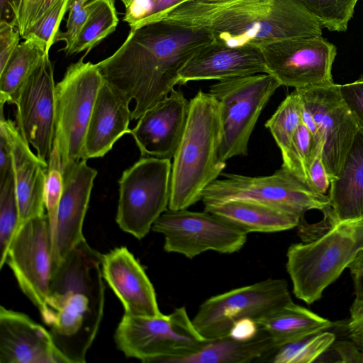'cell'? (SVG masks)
I'll return each instance as SVG.
<instances>
[{
	"instance_id": "cell-1",
	"label": "cell",
	"mask_w": 363,
	"mask_h": 363,
	"mask_svg": "<svg viewBox=\"0 0 363 363\" xmlns=\"http://www.w3.org/2000/svg\"><path fill=\"white\" fill-rule=\"evenodd\" d=\"M213 42L204 30L160 20L130 29L120 48L96 65L106 82L135 101L131 118L137 120L171 93L184 66Z\"/></svg>"
},
{
	"instance_id": "cell-2",
	"label": "cell",
	"mask_w": 363,
	"mask_h": 363,
	"mask_svg": "<svg viewBox=\"0 0 363 363\" xmlns=\"http://www.w3.org/2000/svg\"><path fill=\"white\" fill-rule=\"evenodd\" d=\"M160 20L204 30L216 43L231 48L262 50L284 39L322 35L320 23L297 0L187 1Z\"/></svg>"
},
{
	"instance_id": "cell-3",
	"label": "cell",
	"mask_w": 363,
	"mask_h": 363,
	"mask_svg": "<svg viewBox=\"0 0 363 363\" xmlns=\"http://www.w3.org/2000/svg\"><path fill=\"white\" fill-rule=\"evenodd\" d=\"M102 255L84 239L53 271L42 319L67 363H84L104 315Z\"/></svg>"
},
{
	"instance_id": "cell-4",
	"label": "cell",
	"mask_w": 363,
	"mask_h": 363,
	"mask_svg": "<svg viewBox=\"0 0 363 363\" xmlns=\"http://www.w3.org/2000/svg\"><path fill=\"white\" fill-rule=\"evenodd\" d=\"M223 138L220 105L199 90L189 101L188 118L173 157L168 208L186 209L202 198L205 189L226 166L219 160Z\"/></svg>"
},
{
	"instance_id": "cell-5",
	"label": "cell",
	"mask_w": 363,
	"mask_h": 363,
	"mask_svg": "<svg viewBox=\"0 0 363 363\" xmlns=\"http://www.w3.org/2000/svg\"><path fill=\"white\" fill-rule=\"evenodd\" d=\"M363 250V218L338 222L318 238L291 244L286 270L296 298L307 304L318 301Z\"/></svg>"
},
{
	"instance_id": "cell-6",
	"label": "cell",
	"mask_w": 363,
	"mask_h": 363,
	"mask_svg": "<svg viewBox=\"0 0 363 363\" xmlns=\"http://www.w3.org/2000/svg\"><path fill=\"white\" fill-rule=\"evenodd\" d=\"M114 340L127 357L146 363H171L196 352L209 340L199 333L182 306L159 317L124 313Z\"/></svg>"
},
{
	"instance_id": "cell-7",
	"label": "cell",
	"mask_w": 363,
	"mask_h": 363,
	"mask_svg": "<svg viewBox=\"0 0 363 363\" xmlns=\"http://www.w3.org/2000/svg\"><path fill=\"white\" fill-rule=\"evenodd\" d=\"M279 81L267 73L218 81L209 93L220 105L223 138L218 150L222 162L247 155L248 143L257 121L277 89Z\"/></svg>"
},
{
	"instance_id": "cell-8",
	"label": "cell",
	"mask_w": 363,
	"mask_h": 363,
	"mask_svg": "<svg viewBox=\"0 0 363 363\" xmlns=\"http://www.w3.org/2000/svg\"><path fill=\"white\" fill-rule=\"evenodd\" d=\"M203 191L204 205L233 200H247L284 208L301 216L310 210L325 211L330 206L328 195L320 194L281 166L268 176L249 177L223 173Z\"/></svg>"
},
{
	"instance_id": "cell-9",
	"label": "cell",
	"mask_w": 363,
	"mask_h": 363,
	"mask_svg": "<svg viewBox=\"0 0 363 363\" xmlns=\"http://www.w3.org/2000/svg\"><path fill=\"white\" fill-rule=\"evenodd\" d=\"M86 55L71 64L55 86V138L62 169L82 158L85 137L98 92L104 80Z\"/></svg>"
},
{
	"instance_id": "cell-10",
	"label": "cell",
	"mask_w": 363,
	"mask_h": 363,
	"mask_svg": "<svg viewBox=\"0 0 363 363\" xmlns=\"http://www.w3.org/2000/svg\"><path fill=\"white\" fill-rule=\"evenodd\" d=\"M171 171L170 159L142 157L123 172L116 218L121 229L139 240L149 233L169 209Z\"/></svg>"
},
{
	"instance_id": "cell-11",
	"label": "cell",
	"mask_w": 363,
	"mask_h": 363,
	"mask_svg": "<svg viewBox=\"0 0 363 363\" xmlns=\"http://www.w3.org/2000/svg\"><path fill=\"white\" fill-rule=\"evenodd\" d=\"M302 122L322 146V160L331 179L340 168L359 128L334 82L296 89Z\"/></svg>"
},
{
	"instance_id": "cell-12",
	"label": "cell",
	"mask_w": 363,
	"mask_h": 363,
	"mask_svg": "<svg viewBox=\"0 0 363 363\" xmlns=\"http://www.w3.org/2000/svg\"><path fill=\"white\" fill-rule=\"evenodd\" d=\"M291 302L285 279H267L211 296L200 306L192 322L204 338L213 340L228 335L240 319L257 320Z\"/></svg>"
},
{
	"instance_id": "cell-13",
	"label": "cell",
	"mask_w": 363,
	"mask_h": 363,
	"mask_svg": "<svg viewBox=\"0 0 363 363\" xmlns=\"http://www.w3.org/2000/svg\"><path fill=\"white\" fill-rule=\"evenodd\" d=\"M152 230L163 235L164 250L192 259L206 251L231 254L241 250L247 233L212 213L186 209L164 212Z\"/></svg>"
},
{
	"instance_id": "cell-14",
	"label": "cell",
	"mask_w": 363,
	"mask_h": 363,
	"mask_svg": "<svg viewBox=\"0 0 363 363\" xmlns=\"http://www.w3.org/2000/svg\"><path fill=\"white\" fill-rule=\"evenodd\" d=\"M5 264L40 313L52 276V235L47 213L20 225L10 243Z\"/></svg>"
},
{
	"instance_id": "cell-15",
	"label": "cell",
	"mask_w": 363,
	"mask_h": 363,
	"mask_svg": "<svg viewBox=\"0 0 363 363\" xmlns=\"http://www.w3.org/2000/svg\"><path fill=\"white\" fill-rule=\"evenodd\" d=\"M269 74L294 89L333 83L335 45L321 36L284 39L265 46Z\"/></svg>"
},
{
	"instance_id": "cell-16",
	"label": "cell",
	"mask_w": 363,
	"mask_h": 363,
	"mask_svg": "<svg viewBox=\"0 0 363 363\" xmlns=\"http://www.w3.org/2000/svg\"><path fill=\"white\" fill-rule=\"evenodd\" d=\"M55 86L53 65L49 54H45L23 84L13 103L21 134L48 164L55 138Z\"/></svg>"
},
{
	"instance_id": "cell-17",
	"label": "cell",
	"mask_w": 363,
	"mask_h": 363,
	"mask_svg": "<svg viewBox=\"0 0 363 363\" xmlns=\"http://www.w3.org/2000/svg\"><path fill=\"white\" fill-rule=\"evenodd\" d=\"M63 190L52 235V272L79 242L97 171L81 159L63 169Z\"/></svg>"
},
{
	"instance_id": "cell-18",
	"label": "cell",
	"mask_w": 363,
	"mask_h": 363,
	"mask_svg": "<svg viewBox=\"0 0 363 363\" xmlns=\"http://www.w3.org/2000/svg\"><path fill=\"white\" fill-rule=\"evenodd\" d=\"M189 101L180 89H173L147 109L130 129L142 157L172 158L182 140L188 118Z\"/></svg>"
},
{
	"instance_id": "cell-19",
	"label": "cell",
	"mask_w": 363,
	"mask_h": 363,
	"mask_svg": "<svg viewBox=\"0 0 363 363\" xmlns=\"http://www.w3.org/2000/svg\"><path fill=\"white\" fill-rule=\"evenodd\" d=\"M104 279L123 304L125 314L159 317L155 289L144 268L125 246L102 255Z\"/></svg>"
},
{
	"instance_id": "cell-20",
	"label": "cell",
	"mask_w": 363,
	"mask_h": 363,
	"mask_svg": "<svg viewBox=\"0 0 363 363\" xmlns=\"http://www.w3.org/2000/svg\"><path fill=\"white\" fill-rule=\"evenodd\" d=\"M1 363H67L49 330L25 313L0 307Z\"/></svg>"
},
{
	"instance_id": "cell-21",
	"label": "cell",
	"mask_w": 363,
	"mask_h": 363,
	"mask_svg": "<svg viewBox=\"0 0 363 363\" xmlns=\"http://www.w3.org/2000/svg\"><path fill=\"white\" fill-rule=\"evenodd\" d=\"M1 105L0 130L11 145L16 193L19 209L18 228L27 220L45 214V185L48 164L30 148L16 123L6 118Z\"/></svg>"
},
{
	"instance_id": "cell-22",
	"label": "cell",
	"mask_w": 363,
	"mask_h": 363,
	"mask_svg": "<svg viewBox=\"0 0 363 363\" xmlns=\"http://www.w3.org/2000/svg\"><path fill=\"white\" fill-rule=\"evenodd\" d=\"M261 73L269 74L261 49L231 48L213 41L184 66L179 74L178 84L201 80L220 81Z\"/></svg>"
},
{
	"instance_id": "cell-23",
	"label": "cell",
	"mask_w": 363,
	"mask_h": 363,
	"mask_svg": "<svg viewBox=\"0 0 363 363\" xmlns=\"http://www.w3.org/2000/svg\"><path fill=\"white\" fill-rule=\"evenodd\" d=\"M130 101L104 82L88 124L82 159L104 157L123 135L129 133Z\"/></svg>"
},
{
	"instance_id": "cell-24",
	"label": "cell",
	"mask_w": 363,
	"mask_h": 363,
	"mask_svg": "<svg viewBox=\"0 0 363 363\" xmlns=\"http://www.w3.org/2000/svg\"><path fill=\"white\" fill-rule=\"evenodd\" d=\"M328 196L335 223L363 218V130L357 132Z\"/></svg>"
},
{
	"instance_id": "cell-25",
	"label": "cell",
	"mask_w": 363,
	"mask_h": 363,
	"mask_svg": "<svg viewBox=\"0 0 363 363\" xmlns=\"http://www.w3.org/2000/svg\"><path fill=\"white\" fill-rule=\"evenodd\" d=\"M204 211L234 224L246 233H276L297 227L303 217L274 206L247 200L204 205Z\"/></svg>"
},
{
	"instance_id": "cell-26",
	"label": "cell",
	"mask_w": 363,
	"mask_h": 363,
	"mask_svg": "<svg viewBox=\"0 0 363 363\" xmlns=\"http://www.w3.org/2000/svg\"><path fill=\"white\" fill-rule=\"evenodd\" d=\"M277 350L289 343L325 331L335 324L294 301L256 320Z\"/></svg>"
},
{
	"instance_id": "cell-27",
	"label": "cell",
	"mask_w": 363,
	"mask_h": 363,
	"mask_svg": "<svg viewBox=\"0 0 363 363\" xmlns=\"http://www.w3.org/2000/svg\"><path fill=\"white\" fill-rule=\"evenodd\" d=\"M276 350L272 338L259 330L258 335L249 341L237 340L228 335L209 340L196 352L171 363H249Z\"/></svg>"
},
{
	"instance_id": "cell-28",
	"label": "cell",
	"mask_w": 363,
	"mask_h": 363,
	"mask_svg": "<svg viewBox=\"0 0 363 363\" xmlns=\"http://www.w3.org/2000/svg\"><path fill=\"white\" fill-rule=\"evenodd\" d=\"M45 55L28 40L19 43L0 71V103L13 104L24 82Z\"/></svg>"
},
{
	"instance_id": "cell-29",
	"label": "cell",
	"mask_w": 363,
	"mask_h": 363,
	"mask_svg": "<svg viewBox=\"0 0 363 363\" xmlns=\"http://www.w3.org/2000/svg\"><path fill=\"white\" fill-rule=\"evenodd\" d=\"M118 23L115 0H96L84 27L78 35L69 55L90 50L112 33Z\"/></svg>"
},
{
	"instance_id": "cell-30",
	"label": "cell",
	"mask_w": 363,
	"mask_h": 363,
	"mask_svg": "<svg viewBox=\"0 0 363 363\" xmlns=\"http://www.w3.org/2000/svg\"><path fill=\"white\" fill-rule=\"evenodd\" d=\"M301 122V99L294 89L265 123L281 151L283 162L289 156L293 138Z\"/></svg>"
},
{
	"instance_id": "cell-31",
	"label": "cell",
	"mask_w": 363,
	"mask_h": 363,
	"mask_svg": "<svg viewBox=\"0 0 363 363\" xmlns=\"http://www.w3.org/2000/svg\"><path fill=\"white\" fill-rule=\"evenodd\" d=\"M19 209L13 169L0 180V267L5 264L6 253L18 228Z\"/></svg>"
},
{
	"instance_id": "cell-32",
	"label": "cell",
	"mask_w": 363,
	"mask_h": 363,
	"mask_svg": "<svg viewBox=\"0 0 363 363\" xmlns=\"http://www.w3.org/2000/svg\"><path fill=\"white\" fill-rule=\"evenodd\" d=\"M336 338L334 333L323 331L277 349L272 363H311L328 351Z\"/></svg>"
},
{
	"instance_id": "cell-33",
	"label": "cell",
	"mask_w": 363,
	"mask_h": 363,
	"mask_svg": "<svg viewBox=\"0 0 363 363\" xmlns=\"http://www.w3.org/2000/svg\"><path fill=\"white\" fill-rule=\"evenodd\" d=\"M359 0H297L320 23L330 31L347 29Z\"/></svg>"
},
{
	"instance_id": "cell-34",
	"label": "cell",
	"mask_w": 363,
	"mask_h": 363,
	"mask_svg": "<svg viewBox=\"0 0 363 363\" xmlns=\"http://www.w3.org/2000/svg\"><path fill=\"white\" fill-rule=\"evenodd\" d=\"M320 150L321 145L317 144L310 130L301 122L293 138L289 156L281 166L308 184L309 171Z\"/></svg>"
},
{
	"instance_id": "cell-35",
	"label": "cell",
	"mask_w": 363,
	"mask_h": 363,
	"mask_svg": "<svg viewBox=\"0 0 363 363\" xmlns=\"http://www.w3.org/2000/svg\"><path fill=\"white\" fill-rule=\"evenodd\" d=\"M70 0H59L54 6L26 33L24 40L35 44L44 53L49 54L54 43L60 40V23L69 9Z\"/></svg>"
},
{
	"instance_id": "cell-36",
	"label": "cell",
	"mask_w": 363,
	"mask_h": 363,
	"mask_svg": "<svg viewBox=\"0 0 363 363\" xmlns=\"http://www.w3.org/2000/svg\"><path fill=\"white\" fill-rule=\"evenodd\" d=\"M63 190V170L57 143L54 140L45 185V206L53 235Z\"/></svg>"
},
{
	"instance_id": "cell-37",
	"label": "cell",
	"mask_w": 363,
	"mask_h": 363,
	"mask_svg": "<svg viewBox=\"0 0 363 363\" xmlns=\"http://www.w3.org/2000/svg\"><path fill=\"white\" fill-rule=\"evenodd\" d=\"M186 0H135L125 8L123 21L131 29L157 21L160 15Z\"/></svg>"
},
{
	"instance_id": "cell-38",
	"label": "cell",
	"mask_w": 363,
	"mask_h": 363,
	"mask_svg": "<svg viewBox=\"0 0 363 363\" xmlns=\"http://www.w3.org/2000/svg\"><path fill=\"white\" fill-rule=\"evenodd\" d=\"M96 0H70L66 30L61 32L60 40L65 43L63 48L66 55H69L74 43L84 27Z\"/></svg>"
},
{
	"instance_id": "cell-39",
	"label": "cell",
	"mask_w": 363,
	"mask_h": 363,
	"mask_svg": "<svg viewBox=\"0 0 363 363\" xmlns=\"http://www.w3.org/2000/svg\"><path fill=\"white\" fill-rule=\"evenodd\" d=\"M340 93L359 129L363 130V76L353 82L340 85Z\"/></svg>"
},
{
	"instance_id": "cell-40",
	"label": "cell",
	"mask_w": 363,
	"mask_h": 363,
	"mask_svg": "<svg viewBox=\"0 0 363 363\" xmlns=\"http://www.w3.org/2000/svg\"><path fill=\"white\" fill-rule=\"evenodd\" d=\"M21 38L16 27L7 22H0V71L17 48Z\"/></svg>"
},
{
	"instance_id": "cell-41",
	"label": "cell",
	"mask_w": 363,
	"mask_h": 363,
	"mask_svg": "<svg viewBox=\"0 0 363 363\" xmlns=\"http://www.w3.org/2000/svg\"><path fill=\"white\" fill-rule=\"evenodd\" d=\"M322 150H320L309 171L308 185L317 193L327 195L331 179L322 160Z\"/></svg>"
},
{
	"instance_id": "cell-42",
	"label": "cell",
	"mask_w": 363,
	"mask_h": 363,
	"mask_svg": "<svg viewBox=\"0 0 363 363\" xmlns=\"http://www.w3.org/2000/svg\"><path fill=\"white\" fill-rule=\"evenodd\" d=\"M347 329L349 336L363 352V302L352 303Z\"/></svg>"
},
{
	"instance_id": "cell-43",
	"label": "cell",
	"mask_w": 363,
	"mask_h": 363,
	"mask_svg": "<svg viewBox=\"0 0 363 363\" xmlns=\"http://www.w3.org/2000/svg\"><path fill=\"white\" fill-rule=\"evenodd\" d=\"M259 329L255 320L245 318L235 321L231 326L228 335L237 340L249 341L255 339Z\"/></svg>"
},
{
	"instance_id": "cell-44",
	"label": "cell",
	"mask_w": 363,
	"mask_h": 363,
	"mask_svg": "<svg viewBox=\"0 0 363 363\" xmlns=\"http://www.w3.org/2000/svg\"><path fill=\"white\" fill-rule=\"evenodd\" d=\"M331 347L339 357L337 362L363 363V352L352 340H335Z\"/></svg>"
},
{
	"instance_id": "cell-45",
	"label": "cell",
	"mask_w": 363,
	"mask_h": 363,
	"mask_svg": "<svg viewBox=\"0 0 363 363\" xmlns=\"http://www.w3.org/2000/svg\"><path fill=\"white\" fill-rule=\"evenodd\" d=\"M352 279L354 284L355 298L352 303L363 302V250H361L349 264Z\"/></svg>"
},
{
	"instance_id": "cell-46",
	"label": "cell",
	"mask_w": 363,
	"mask_h": 363,
	"mask_svg": "<svg viewBox=\"0 0 363 363\" xmlns=\"http://www.w3.org/2000/svg\"><path fill=\"white\" fill-rule=\"evenodd\" d=\"M21 0H0V22H7L17 28Z\"/></svg>"
},
{
	"instance_id": "cell-47",
	"label": "cell",
	"mask_w": 363,
	"mask_h": 363,
	"mask_svg": "<svg viewBox=\"0 0 363 363\" xmlns=\"http://www.w3.org/2000/svg\"><path fill=\"white\" fill-rule=\"evenodd\" d=\"M12 169L11 145L6 133L0 130V180Z\"/></svg>"
},
{
	"instance_id": "cell-48",
	"label": "cell",
	"mask_w": 363,
	"mask_h": 363,
	"mask_svg": "<svg viewBox=\"0 0 363 363\" xmlns=\"http://www.w3.org/2000/svg\"><path fill=\"white\" fill-rule=\"evenodd\" d=\"M123 4V5L125 6V8L128 7L131 3L133 1H134L135 0H120Z\"/></svg>"
},
{
	"instance_id": "cell-49",
	"label": "cell",
	"mask_w": 363,
	"mask_h": 363,
	"mask_svg": "<svg viewBox=\"0 0 363 363\" xmlns=\"http://www.w3.org/2000/svg\"><path fill=\"white\" fill-rule=\"evenodd\" d=\"M192 1V0H186V1ZM206 1H215V0H206Z\"/></svg>"
}]
</instances>
